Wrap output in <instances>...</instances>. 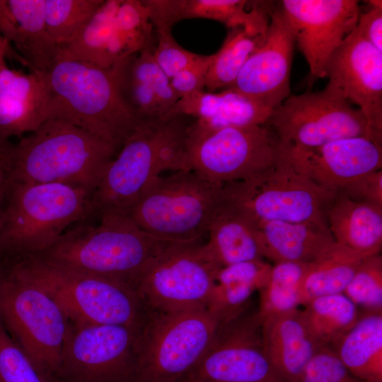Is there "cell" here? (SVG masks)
<instances>
[{
    "label": "cell",
    "instance_id": "cell-1",
    "mask_svg": "<svg viewBox=\"0 0 382 382\" xmlns=\"http://www.w3.org/2000/svg\"><path fill=\"white\" fill-rule=\"evenodd\" d=\"M117 154L112 145L84 129L50 118L11 144L1 161L9 183H63L93 192Z\"/></svg>",
    "mask_w": 382,
    "mask_h": 382
},
{
    "label": "cell",
    "instance_id": "cell-2",
    "mask_svg": "<svg viewBox=\"0 0 382 382\" xmlns=\"http://www.w3.org/2000/svg\"><path fill=\"white\" fill-rule=\"evenodd\" d=\"M192 118L175 113L141 122L108 165L92 195V214L127 216L146 185L166 170H190Z\"/></svg>",
    "mask_w": 382,
    "mask_h": 382
},
{
    "label": "cell",
    "instance_id": "cell-3",
    "mask_svg": "<svg viewBox=\"0 0 382 382\" xmlns=\"http://www.w3.org/2000/svg\"><path fill=\"white\" fill-rule=\"evenodd\" d=\"M69 228L47 250L35 255L73 271L135 284L149 262L170 242L141 229L125 215L93 214ZM33 257V256H32Z\"/></svg>",
    "mask_w": 382,
    "mask_h": 382
},
{
    "label": "cell",
    "instance_id": "cell-4",
    "mask_svg": "<svg viewBox=\"0 0 382 382\" xmlns=\"http://www.w3.org/2000/svg\"><path fill=\"white\" fill-rule=\"evenodd\" d=\"M93 193L63 183H9L0 215V260L14 262L47 250L92 214Z\"/></svg>",
    "mask_w": 382,
    "mask_h": 382
},
{
    "label": "cell",
    "instance_id": "cell-5",
    "mask_svg": "<svg viewBox=\"0 0 382 382\" xmlns=\"http://www.w3.org/2000/svg\"><path fill=\"white\" fill-rule=\"evenodd\" d=\"M42 76L48 119L80 127L117 152L139 125L119 95L112 68L57 57Z\"/></svg>",
    "mask_w": 382,
    "mask_h": 382
},
{
    "label": "cell",
    "instance_id": "cell-6",
    "mask_svg": "<svg viewBox=\"0 0 382 382\" xmlns=\"http://www.w3.org/2000/svg\"><path fill=\"white\" fill-rule=\"evenodd\" d=\"M6 263L49 295L69 323L141 330L149 317L136 291L118 281L63 268L35 256Z\"/></svg>",
    "mask_w": 382,
    "mask_h": 382
},
{
    "label": "cell",
    "instance_id": "cell-7",
    "mask_svg": "<svg viewBox=\"0 0 382 382\" xmlns=\"http://www.w3.org/2000/svg\"><path fill=\"white\" fill-rule=\"evenodd\" d=\"M222 199V185L179 170L151 180L127 216L161 240L199 242Z\"/></svg>",
    "mask_w": 382,
    "mask_h": 382
},
{
    "label": "cell",
    "instance_id": "cell-8",
    "mask_svg": "<svg viewBox=\"0 0 382 382\" xmlns=\"http://www.w3.org/2000/svg\"><path fill=\"white\" fill-rule=\"evenodd\" d=\"M219 326L207 308L149 313L138 336L132 382H179L204 355Z\"/></svg>",
    "mask_w": 382,
    "mask_h": 382
},
{
    "label": "cell",
    "instance_id": "cell-9",
    "mask_svg": "<svg viewBox=\"0 0 382 382\" xmlns=\"http://www.w3.org/2000/svg\"><path fill=\"white\" fill-rule=\"evenodd\" d=\"M223 199L255 222L283 221L326 226L325 209L336 194L298 172L280 147L274 163L248 179L222 185Z\"/></svg>",
    "mask_w": 382,
    "mask_h": 382
},
{
    "label": "cell",
    "instance_id": "cell-10",
    "mask_svg": "<svg viewBox=\"0 0 382 382\" xmlns=\"http://www.w3.org/2000/svg\"><path fill=\"white\" fill-rule=\"evenodd\" d=\"M0 318L11 338L51 381L68 321L57 303L8 263L0 269Z\"/></svg>",
    "mask_w": 382,
    "mask_h": 382
},
{
    "label": "cell",
    "instance_id": "cell-11",
    "mask_svg": "<svg viewBox=\"0 0 382 382\" xmlns=\"http://www.w3.org/2000/svg\"><path fill=\"white\" fill-rule=\"evenodd\" d=\"M280 142L266 125L213 129L192 119L187 139L190 170L217 185L241 181L276 161Z\"/></svg>",
    "mask_w": 382,
    "mask_h": 382
},
{
    "label": "cell",
    "instance_id": "cell-12",
    "mask_svg": "<svg viewBox=\"0 0 382 382\" xmlns=\"http://www.w3.org/2000/svg\"><path fill=\"white\" fill-rule=\"evenodd\" d=\"M219 270L199 242H170L145 268L134 291L149 313L207 308Z\"/></svg>",
    "mask_w": 382,
    "mask_h": 382
},
{
    "label": "cell",
    "instance_id": "cell-13",
    "mask_svg": "<svg viewBox=\"0 0 382 382\" xmlns=\"http://www.w3.org/2000/svg\"><path fill=\"white\" fill-rule=\"evenodd\" d=\"M266 125L281 143L301 148L347 137L372 139L362 112L330 81L321 91L290 95L272 110Z\"/></svg>",
    "mask_w": 382,
    "mask_h": 382
},
{
    "label": "cell",
    "instance_id": "cell-14",
    "mask_svg": "<svg viewBox=\"0 0 382 382\" xmlns=\"http://www.w3.org/2000/svg\"><path fill=\"white\" fill-rule=\"evenodd\" d=\"M140 330L68 322L54 382H132Z\"/></svg>",
    "mask_w": 382,
    "mask_h": 382
},
{
    "label": "cell",
    "instance_id": "cell-15",
    "mask_svg": "<svg viewBox=\"0 0 382 382\" xmlns=\"http://www.w3.org/2000/svg\"><path fill=\"white\" fill-rule=\"evenodd\" d=\"M154 25L141 0H103L91 19L58 57L109 69L152 45Z\"/></svg>",
    "mask_w": 382,
    "mask_h": 382
},
{
    "label": "cell",
    "instance_id": "cell-16",
    "mask_svg": "<svg viewBox=\"0 0 382 382\" xmlns=\"http://www.w3.org/2000/svg\"><path fill=\"white\" fill-rule=\"evenodd\" d=\"M187 374L202 382H282L265 354L257 312L220 325Z\"/></svg>",
    "mask_w": 382,
    "mask_h": 382
},
{
    "label": "cell",
    "instance_id": "cell-17",
    "mask_svg": "<svg viewBox=\"0 0 382 382\" xmlns=\"http://www.w3.org/2000/svg\"><path fill=\"white\" fill-rule=\"evenodd\" d=\"M280 8L308 64L311 79L325 78L331 56L357 25L359 1L284 0Z\"/></svg>",
    "mask_w": 382,
    "mask_h": 382
},
{
    "label": "cell",
    "instance_id": "cell-18",
    "mask_svg": "<svg viewBox=\"0 0 382 382\" xmlns=\"http://www.w3.org/2000/svg\"><path fill=\"white\" fill-rule=\"evenodd\" d=\"M325 75L358 106L371 139L382 144V52L355 27L331 56Z\"/></svg>",
    "mask_w": 382,
    "mask_h": 382
},
{
    "label": "cell",
    "instance_id": "cell-19",
    "mask_svg": "<svg viewBox=\"0 0 382 382\" xmlns=\"http://www.w3.org/2000/svg\"><path fill=\"white\" fill-rule=\"evenodd\" d=\"M280 150L298 172L335 194L359 177L382 169V144L366 137L343 138L314 148L280 142Z\"/></svg>",
    "mask_w": 382,
    "mask_h": 382
},
{
    "label": "cell",
    "instance_id": "cell-20",
    "mask_svg": "<svg viewBox=\"0 0 382 382\" xmlns=\"http://www.w3.org/2000/svg\"><path fill=\"white\" fill-rule=\"evenodd\" d=\"M270 17L264 40L249 57L229 88L274 110L291 95L290 72L295 38L280 6L270 11Z\"/></svg>",
    "mask_w": 382,
    "mask_h": 382
},
{
    "label": "cell",
    "instance_id": "cell-21",
    "mask_svg": "<svg viewBox=\"0 0 382 382\" xmlns=\"http://www.w3.org/2000/svg\"><path fill=\"white\" fill-rule=\"evenodd\" d=\"M154 45L111 67L119 95L139 123L175 114L179 100L154 59Z\"/></svg>",
    "mask_w": 382,
    "mask_h": 382
},
{
    "label": "cell",
    "instance_id": "cell-22",
    "mask_svg": "<svg viewBox=\"0 0 382 382\" xmlns=\"http://www.w3.org/2000/svg\"><path fill=\"white\" fill-rule=\"evenodd\" d=\"M154 29L169 28L178 21L206 18L224 23L229 29L242 27L265 35L270 8L265 1L245 0H142Z\"/></svg>",
    "mask_w": 382,
    "mask_h": 382
},
{
    "label": "cell",
    "instance_id": "cell-23",
    "mask_svg": "<svg viewBox=\"0 0 382 382\" xmlns=\"http://www.w3.org/2000/svg\"><path fill=\"white\" fill-rule=\"evenodd\" d=\"M0 35L32 72L45 73L59 54L45 21V0H0Z\"/></svg>",
    "mask_w": 382,
    "mask_h": 382
},
{
    "label": "cell",
    "instance_id": "cell-24",
    "mask_svg": "<svg viewBox=\"0 0 382 382\" xmlns=\"http://www.w3.org/2000/svg\"><path fill=\"white\" fill-rule=\"evenodd\" d=\"M265 354L282 382H299L310 360L323 345L311 332L298 308L262 321Z\"/></svg>",
    "mask_w": 382,
    "mask_h": 382
},
{
    "label": "cell",
    "instance_id": "cell-25",
    "mask_svg": "<svg viewBox=\"0 0 382 382\" xmlns=\"http://www.w3.org/2000/svg\"><path fill=\"white\" fill-rule=\"evenodd\" d=\"M42 74L4 69L0 73V141L30 133L48 120Z\"/></svg>",
    "mask_w": 382,
    "mask_h": 382
},
{
    "label": "cell",
    "instance_id": "cell-26",
    "mask_svg": "<svg viewBox=\"0 0 382 382\" xmlns=\"http://www.w3.org/2000/svg\"><path fill=\"white\" fill-rule=\"evenodd\" d=\"M207 234L208 242L201 244V248L219 269L264 259L256 222L223 199Z\"/></svg>",
    "mask_w": 382,
    "mask_h": 382
},
{
    "label": "cell",
    "instance_id": "cell-27",
    "mask_svg": "<svg viewBox=\"0 0 382 382\" xmlns=\"http://www.w3.org/2000/svg\"><path fill=\"white\" fill-rule=\"evenodd\" d=\"M271 110L238 91L228 88L220 93H196L177 102L174 112L210 128L264 125Z\"/></svg>",
    "mask_w": 382,
    "mask_h": 382
},
{
    "label": "cell",
    "instance_id": "cell-28",
    "mask_svg": "<svg viewBox=\"0 0 382 382\" xmlns=\"http://www.w3.org/2000/svg\"><path fill=\"white\" fill-rule=\"evenodd\" d=\"M334 241L366 255L381 253L382 208L336 194L325 209Z\"/></svg>",
    "mask_w": 382,
    "mask_h": 382
},
{
    "label": "cell",
    "instance_id": "cell-29",
    "mask_svg": "<svg viewBox=\"0 0 382 382\" xmlns=\"http://www.w3.org/2000/svg\"><path fill=\"white\" fill-rule=\"evenodd\" d=\"M256 224L263 257L274 264L311 262L335 241L326 226L283 221Z\"/></svg>",
    "mask_w": 382,
    "mask_h": 382
},
{
    "label": "cell",
    "instance_id": "cell-30",
    "mask_svg": "<svg viewBox=\"0 0 382 382\" xmlns=\"http://www.w3.org/2000/svg\"><path fill=\"white\" fill-rule=\"evenodd\" d=\"M330 346L354 376L366 382H382V312L360 316Z\"/></svg>",
    "mask_w": 382,
    "mask_h": 382
},
{
    "label": "cell",
    "instance_id": "cell-31",
    "mask_svg": "<svg viewBox=\"0 0 382 382\" xmlns=\"http://www.w3.org/2000/svg\"><path fill=\"white\" fill-rule=\"evenodd\" d=\"M267 275L266 265L258 260L238 262L219 269L207 309L218 319L219 325L236 318L243 313L253 293L265 284Z\"/></svg>",
    "mask_w": 382,
    "mask_h": 382
},
{
    "label": "cell",
    "instance_id": "cell-32",
    "mask_svg": "<svg viewBox=\"0 0 382 382\" xmlns=\"http://www.w3.org/2000/svg\"><path fill=\"white\" fill-rule=\"evenodd\" d=\"M368 256L334 241L309 263L300 288L299 304L306 306L320 296L343 294Z\"/></svg>",
    "mask_w": 382,
    "mask_h": 382
},
{
    "label": "cell",
    "instance_id": "cell-33",
    "mask_svg": "<svg viewBox=\"0 0 382 382\" xmlns=\"http://www.w3.org/2000/svg\"><path fill=\"white\" fill-rule=\"evenodd\" d=\"M301 311L304 320L316 339L331 345L357 322V306L344 294L314 299Z\"/></svg>",
    "mask_w": 382,
    "mask_h": 382
},
{
    "label": "cell",
    "instance_id": "cell-34",
    "mask_svg": "<svg viewBox=\"0 0 382 382\" xmlns=\"http://www.w3.org/2000/svg\"><path fill=\"white\" fill-rule=\"evenodd\" d=\"M265 37L242 27L229 29L221 47L212 54L205 86L208 92L231 87L249 57L262 42Z\"/></svg>",
    "mask_w": 382,
    "mask_h": 382
},
{
    "label": "cell",
    "instance_id": "cell-35",
    "mask_svg": "<svg viewBox=\"0 0 382 382\" xmlns=\"http://www.w3.org/2000/svg\"><path fill=\"white\" fill-rule=\"evenodd\" d=\"M310 262H284L274 264L267 282L260 291L258 317L265 318L296 309L299 292Z\"/></svg>",
    "mask_w": 382,
    "mask_h": 382
},
{
    "label": "cell",
    "instance_id": "cell-36",
    "mask_svg": "<svg viewBox=\"0 0 382 382\" xmlns=\"http://www.w3.org/2000/svg\"><path fill=\"white\" fill-rule=\"evenodd\" d=\"M103 0H45L47 33L59 47L71 42Z\"/></svg>",
    "mask_w": 382,
    "mask_h": 382
},
{
    "label": "cell",
    "instance_id": "cell-37",
    "mask_svg": "<svg viewBox=\"0 0 382 382\" xmlns=\"http://www.w3.org/2000/svg\"><path fill=\"white\" fill-rule=\"evenodd\" d=\"M343 294L357 306L382 312V255L364 259Z\"/></svg>",
    "mask_w": 382,
    "mask_h": 382
},
{
    "label": "cell",
    "instance_id": "cell-38",
    "mask_svg": "<svg viewBox=\"0 0 382 382\" xmlns=\"http://www.w3.org/2000/svg\"><path fill=\"white\" fill-rule=\"evenodd\" d=\"M0 382H50L11 338L1 318Z\"/></svg>",
    "mask_w": 382,
    "mask_h": 382
},
{
    "label": "cell",
    "instance_id": "cell-39",
    "mask_svg": "<svg viewBox=\"0 0 382 382\" xmlns=\"http://www.w3.org/2000/svg\"><path fill=\"white\" fill-rule=\"evenodd\" d=\"M299 382H366L345 366L329 345L322 346L306 365Z\"/></svg>",
    "mask_w": 382,
    "mask_h": 382
},
{
    "label": "cell",
    "instance_id": "cell-40",
    "mask_svg": "<svg viewBox=\"0 0 382 382\" xmlns=\"http://www.w3.org/2000/svg\"><path fill=\"white\" fill-rule=\"evenodd\" d=\"M155 30L156 44L153 51L154 59L169 79L200 56L181 47L173 37L171 28H163Z\"/></svg>",
    "mask_w": 382,
    "mask_h": 382
},
{
    "label": "cell",
    "instance_id": "cell-41",
    "mask_svg": "<svg viewBox=\"0 0 382 382\" xmlns=\"http://www.w3.org/2000/svg\"><path fill=\"white\" fill-rule=\"evenodd\" d=\"M212 54L202 55L170 79V85L179 99L203 91L206 86Z\"/></svg>",
    "mask_w": 382,
    "mask_h": 382
},
{
    "label": "cell",
    "instance_id": "cell-42",
    "mask_svg": "<svg viewBox=\"0 0 382 382\" xmlns=\"http://www.w3.org/2000/svg\"><path fill=\"white\" fill-rule=\"evenodd\" d=\"M337 194L382 208V169L359 177Z\"/></svg>",
    "mask_w": 382,
    "mask_h": 382
},
{
    "label": "cell",
    "instance_id": "cell-43",
    "mask_svg": "<svg viewBox=\"0 0 382 382\" xmlns=\"http://www.w3.org/2000/svg\"><path fill=\"white\" fill-rule=\"evenodd\" d=\"M370 7L366 12L359 14L356 25L359 33L382 52V1H368Z\"/></svg>",
    "mask_w": 382,
    "mask_h": 382
},
{
    "label": "cell",
    "instance_id": "cell-44",
    "mask_svg": "<svg viewBox=\"0 0 382 382\" xmlns=\"http://www.w3.org/2000/svg\"><path fill=\"white\" fill-rule=\"evenodd\" d=\"M8 187L9 181L8 173L4 163L0 160V215L5 202Z\"/></svg>",
    "mask_w": 382,
    "mask_h": 382
},
{
    "label": "cell",
    "instance_id": "cell-45",
    "mask_svg": "<svg viewBox=\"0 0 382 382\" xmlns=\"http://www.w3.org/2000/svg\"><path fill=\"white\" fill-rule=\"evenodd\" d=\"M8 44L0 35V73L7 67L5 62V56L8 52Z\"/></svg>",
    "mask_w": 382,
    "mask_h": 382
},
{
    "label": "cell",
    "instance_id": "cell-46",
    "mask_svg": "<svg viewBox=\"0 0 382 382\" xmlns=\"http://www.w3.org/2000/svg\"><path fill=\"white\" fill-rule=\"evenodd\" d=\"M10 145L11 144L7 145L0 141V160L3 158L5 151L9 147Z\"/></svg>",
    "mask_w": 382,
    "mask_h": 382
},
{
    "label": "cell",
    "instance_id": "cell-47",
    "mask_svg": "<svg viewBox=\"0 0 382 382\" xmlns=\"http://www.w3.org/2000/svg\"><path fill=\"white\" fill-rule=\"evenodd\" d=\"M179 382H202V381L186 374Z\"/></svg>",
    "mask_w": 382,
    "mask_h": 382
},
{
    "label": "cell",
    "instance_id": "cell-48",
    "mask_svg": "<svg viewBox=\"0 0 382 382\" xmlns=\"http://www.w3.org/2000/svg\"><path fill=\"white\" fill-rule=\"evenodd\" d=\"M3 262L0 260V269L2 267Z\"/></svg>",
    "mask_w": 382,
    "mask_h": 382
},
{
    "label": "cell",
    "instance_id": "cell-49",
    "mask_svg": "<svg viewBox=\"0 0 382 382\" xmlns=\"http://www.w3.org/2000/svg\"><path fill=\"white\" fill-rule=\"evenodd\" d=\"M51 382H54V381H51Z\"/></svg>",
    "mask_w": 382,
    "mask_h": 382
}]
</instances>
